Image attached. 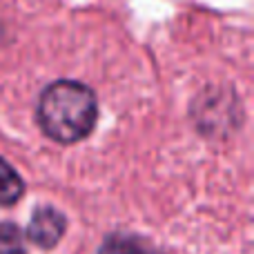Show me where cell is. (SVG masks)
I'll return each instance as SVG.
<instances>
[{
	"label": "cell",
	"mask_w": 254,
	"mask_h": 254,
	"mask_svg": "<svg viewBox=\"0 0 254 254\" xmlns=\"http://www.w3.org/2000/svg\"><path fill=\"white\" fill-rule=\"evenodd\" d=\"M96 123L94 92L76 80H58L49 85L38 101V125L52 140H83Z\"/></svg>",
	"instance_id": "cell-1"
},
{
	"label": "cell",
	"mask_w": 254,
	"mask_h": 254,
	"mask_svg": "<svg viewBox=\"0 0 254 254\" xmlns=\"http://www.w3.org/2000/svg\"><path fill=\"white\" fill-rule=\"evenodd\" d=\"M0 254H27L25 237L13 223H0Z\"/></svg>",
	"instance_id": "cell-5"
},
{
	"label": "cell",
	"mask_w": 254,
	"mask_h": 254,
	"mask_svg": "<svg viewBox=\"0 0 254 254\" xmlns=\"http://www.w3.org/2000/svg\"><path fill=\"white\" fill-rule=\"evenodd\" d=\"M98 254H158V252L154 250L147 241H143V239H138V237L116 234V237H110L103 243Z\"/></svg>",
	"instance_id": "cell-3"
},
{
	"label": "cell",
	"mask_w": 254,
	"mask_h": 254,
	"mask_svg": "<svg viewBox=\"0 0 254 254\" xmlns=\"http://www.w3.org/2000/svg\"><path fill=\"white\" fill-rule=\"evenodd\" d=\"M25 192V183L7 161L0 158V205H11Z\"/></svg>",
	"instance_id": "cell-4"
},
{
	"label": "cell",
	"mask_w": 254,
	"mask_h": 254,
	"mask_svg": "<svg viewBox=\"0 0 254 254\" xmlns=\"http://www.w3.org/2000/svg\"><path fill=\"white\" fill-rule=\"evenodd\" d=\"M63 232H65V216L54 207H38L34 212L27 228V237L31 243H36L38 248H54L61 241Z\"/></svg>",
	"instance_id": "cell-2"
}]
</instances>
